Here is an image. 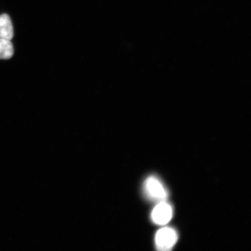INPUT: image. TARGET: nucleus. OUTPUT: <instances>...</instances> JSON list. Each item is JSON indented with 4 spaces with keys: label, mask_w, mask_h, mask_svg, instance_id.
Instances as JSON below:
<instances>
[{
    "label": "nucleus",
    "mask_w": 251,
    "mask_h": 251,
    "mask_svg": "<svg viewBox=\"0 0 251 251\" xmlns=\"http://www.w3.org/2000/svg\"><path fill=\"white\" fill-rule=\"evenodd\" d=\"M143 191L147 199L154 202L164 201L169 195L162 182L155 176H151L144 181Z\"/></svg>",
    "instance_id": "f257e3e1"
},
{
    "label": "nucleus",
    "mask_w": 251,
    "mask_h": 251,
    "mask_svg": "<svg viewBox=\"0 0 251 251\" xmlns=\"http://www.w3.org/2000/svg\"><path fill=\"white\" fill-rule=\"evenodd\" d=\"M177 239V233L174 228L164 227L159 229L155 238L156 249L159 251L170 250L176 244Z\"/></svg>",
    "instance_id": "f03ea898"
},
{
    "label": "nucleus",
    "mask_w": 251,
    "mask_h": 251,
    "mask_svg": "<svg viewBox=\"0 0 251 251\" xmlns=\"http://www.w3.org/2000/svg\"><path fill=\"white\" fill-rule=\"evenodd\" d=\"M172 216V207L166 201L157 204L151 215L152 222L158 225H165L168 224L170 222Z\"/></svg>",
    "instance_id": "7ed1b4c3"
},
{
    "label": "nucleus",
    "mask_w": 251,
    "mask_h": 251,
    "mask_svg": "<svg viewBox=\"0 0 251 251\" xmlns=\"http://www.w3.org/2000/svg\"><path fill=\"white\" fill-rule=\"evenodd\" d=\"M14 27L7 14L0 15V38L11 40L14 37Z\"/></svg>",
    "instance_id": "20e7f679"
},
{
    "label": "nucleus",
    "mask_w": 251,
    "mask_h": 251,
    "mask_svg": "<svg viewBox=\"0 0 251 251\" xmlns=\"http://www.w3.org/2000/svg\"><path fill=\"white\" fill-rule=\"evenodd\" d=\"M14 54V46L11 40L0 38V59H10Z\"/></svg>",
    "instance_id": "39448f33"
}]
</instances>
